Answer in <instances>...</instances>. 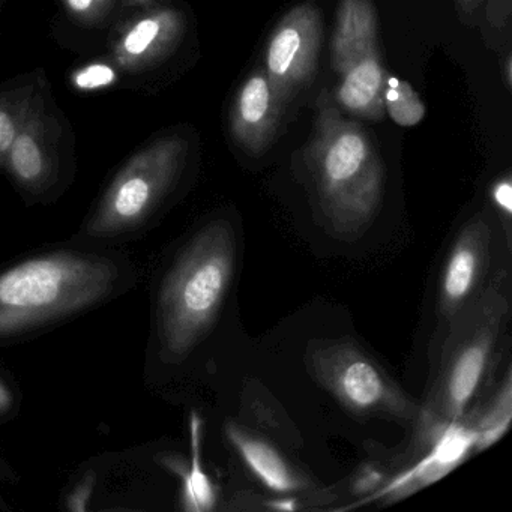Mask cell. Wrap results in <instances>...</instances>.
<instances>
[{
    "label": "cell",
    "mask_w": 512,
    "mask_h": 512,
    "mask_svg": "<svg viewBox=\"0 0 512 512\" xmlns=\"http://www.w3.org/2000/svg\"><path fill=\"white\" fill-rule=\"evenodd\" d=\"M491 196H493V202L496 203L497 208H499L500 212L509 220L512 214L511 176L506 175L500 178L499 181L493 185Z\"/></svg>",
    "instance_id": "obj_23"
},
{
    "label": "cell",
    "mask_w": 512,
    "mask_h": 512,
    "mask_svg": "<svg viewBox=\"0 0 512 512\" xmlns=\"http://www.w3.org/2000/svg\"><path fill=\"white\" fill-rule=\"evenodd\" d=\"M44 89L46 86L41 85L37 74L14 80L0 89V170L5 169L14 140Z\"/></svg>",
    "instance_id": "obj_15"
},
{
    "label": "cell",
    "mask_w": 512,
    "mask_h": 512,
    "mask_svg": "<svg viewBox=\"0 0 512 512\" xmlns=\"http://www.w3.org/2000/svg\"><path fill=\"white\" fill-rule=\"evenodd\" d=\"M469 422L476 439V451L502 439L512 419L511 370H506L502 385L487 404H476L463 416Z\"/></svg>",
    "instance_id": "obj_16"
},
{
    "label": "cell",
    "mask_w": 512,
    "mask_h": 512,
    "mask_svg": "<svg viewBox=\"0 0 512 512\" xmlns=\"http://www.w3.org/2000/svg\"><path fill=\"white\" fill-rule=\"evenodd\" d=\"M200 434H202V422L199 416L193 415L191 418V440H193V460L190 467L182 466V461L169 460L166 466L175 473H179L184 479V493H182V502L184 509L193 512H206L214 509L215 491L209 481L208 475L203 472L202 461H200Z\"/></svg>",
    "instance_id": "obj_17"
},
{
    "label": "cell",
    "mask_w": 512,
    "mask_h": 512,
    "mask_svg": "<svg viewBox=\"0 0 512 512\" xmlns=\"http://www.w3.org/2000/svg\"><path fill=\"white\" fill-rule=\"evenodd\" d=\"M305 163L323 223L343 238L364 232L376 218L385 191L382 158L367 131L323 104Z\"/></svg>",
    "instance_id": "obj_4"
},
{
    "label": "cell",
    "mask_w": 512,
    "mask_h": 512,
    "mask_svg": "<svg viewBox=\"0 0 512 512\" xmlns=\"http://www.w3.org/2000/svg\"><path fill=\"white\" fill-rule=\"evenodd\" d=\"M17 406V394L13 385L0 377V418L10 416Z\"/></svg>",
    "instance_id": "obj_24"
},
{
    "label": "cell",
    "mask_w": 512,
    "mask_h": 512,
    "mask_svg": "<svg viewBox=\"0 0 512 512\" xmlns=\"http://www.w3.org/2000/svg\"><path fill=\"white\" fill-rule=\"evenodd\" d=\"M190 145L181 134L158 137L116 173L82 227L86 241H113L143 229L178 187Z\"/></svg>",
    "instance_id": "obj_5"
},
{
    "label": "cell",
    "mask_w": 512,
    "mask_h": 512,
    "mask_svg": "<svg viewBox=\"0 0 512 512\" xmlns=\"http://www.w3.org/2000/svg\"><path fill=\"white\" fill-rule=\"evenodd\" d=\"M0 506H2V500H0Z\"/></svg>",
    "instance_id": "obj_27"
},
{
    "label": "cell",
    "mask_w": 512,
    "mask_h": 512,
    "mask_svg": "<svg viewBox=\"0 0 512 512\" xmlns=\"http://www.w3.org/2000/svg\"><path fill=\"white\" fill-rule=\"evenodd\" d=\"M340 77L338 104L359 118L380 121L385 113L383 91L388 73L383 68L377 43L356 53Z\"/></svg>",
    "instance_id": "obj_12"
},
{
    "label": "cell",
    "mask_w": 512,
    "mask_h": 512,
    "mask_svg": "<svg viewBox=\"0 0 512 512\" xmlns=\"http://www.w3.org/2000/svg\"><path fill=\"white\" fill-rule=\"evenodd\" d=\"M505 80H506V86H508L509 89H511L512 86V58L511 55L506 56L505 59Z\"/></svg>",
    "instance_id": "obj_26"
},
{
    "label": "cell",
    "mask_w": 512,
    "mask_h": 512,
    "mask_svg": "<svg viewBox=\"0 0 512 512\" xmlns=\"http://www.w3.org/2000/svg\"><path fill=\"white\" fill-rule=\"evenodd\" d=\"M121 0H62L68 16L85 26V28H98L106 23Z\"/></svg>",
    "instance_id": "obj_19"
},
{
    "label": "cell",
    "mask_w": 512,
    "mask_h": 512,
    "mask_svg": "<svg viewBox=\"0 0 512 512\" xmlns=\"http://www.w3.org/2000/svg\"><path fill=\"white\" fill-rule=\"evenodd\" d=\"M494 223L485 212L473 215L449 248L437 284V335L469 307L488 281L494 248Z\"/></svg>",
    "instance_id": "obj_8"
},
{
    "label": "cell",
    "mask_w": 512,
    "mask_h": 512,
    "mask_svg": "<svg viewBox=\"0 0 512 512\" xmlns=\"http://www.w3.org/2000/svg\"><path fill=\"white\" fill-rule=\"evenodd\" d=\"M236 236L226 220L212 221L190 239L161 283L157 298L160 356L178 364L211 334L232 286Z\"/></svg>",
    "instance_id": "obj_3"
},
{
    "label": "cell",
    "mask_w": 512,
    "mask_h": 512,
    "mask_svg": "<svg viewBox=\"0 0 512 512\" xmlns=\"http://www.w3.org/2000/svg\"><path fill=\"white\" fill-rule=\"evenodd\" d=\"M383 107L395 124L401 127H412L419 124L425 115V107L409 83L401 82L388 74L385 91H383Z\"/></svg>",
    "instance_id": "obj_18"
},
{
    "label": "cell",
    "mask_w": 512,
    "mask_h": 512,
    "mask_svg": "<svg viewBox=\"0 0 512 512\" xmlns=\"http://www.w3.org/2000/svg\"><path fill=\"white\" fill-rule=\"evenodd\" d=\"M163 0H122L125 8H133V10H146V8L155 7L161 4Z\"/></svg>",
    "instance_id": "obj_25"
},
{
    "label": "cell",
    "mask_w": 512,
    "mask_h": 512,
    "mask_svg": "<svg viewBox=\"0 0 512 512\" xmlns=\"http://www.w3.org/2000/svg\"><path fill=\"white\" fill-rule=\"evenodd\" d=\"M94 487L95 475L94 473H89V475L85 476V478L74 487V490L68 494L67 508L70 509V511H86Z\"/></svg>",
    "instance_id": "obj_22"
},
{
    "label": "cell",
    "mask_w": 512,
    "mask_h": 512,
    "mask_svg": "<svg viewBox=\"0 0 512 512\" xmlns=\"http://www.w3.org/2000/svg\"><path fill=\"white\" fill-rule=\"evenodd\" d=\"M119 254L58 250L0 272V338H13L83 313L133 284Z\"/></svg>",
    "instance_id": "obj_1"
},
{
    "label": "cell",
    "mask_w": 512,
    "mask_h": 512,
    "mask_svg": "<svg viewBox=\"0 0 512 512\" xmlns=\"http://www.w3.org/2000/svg\"><path fill=\"white\" fill-rule=\"evenodd\" d=\"M118 79L115 67L109 64H91L77 71L73 77L74 86L82 91H94V89L112 86Z\"/></svg>",
    "instance_id": "obj_21"
},
{
    "label": "cell",
    "mask_w": 512,
    "mask_h": 512,
    "mask_svg": "<svg viewBox=\"0 0 512 512\" xmlns=\"http://www.w3.org/2000/svg\"><path fill=\"white\" fill-rule=\"evenodd\" d=\"M509 320L511 277L508 269H499L440 337L437 367L419 404L415 437L458 421L478 404L502 359Z\"/></svg>",
    "instance_id": "obj_2"
},
{
    "label": "cell",
    "mask_w": 512,
    "mask_h": 512,
    "mask_svg": "<svg viewBox=\"0 0 512 512\" xmlns=\"http://www.w3.org/2000/svg\"><path fill=\"white\" fill-rule=\"evenodd\" d=\"M286 100L265 70L245 80L230 110V131L239 148L262 155L277 137Z\"/></svg>",
    "instance_id": "obj_11"
},
{
    "label": "cell",
    "mask_w": 512,
    "mask_h": 512,
    "mask_svg": "<svg viewBox=\"0 0 512 512\" xmlns=\"http://www.w3.org/2000/svg\"><path fill=\"white\" fill-rule=\"evenodd\" d=\"M322 41V13L313 4L292 8L272 32L266 46L265 71L284 100L310 85Z\"/></svg>",
    "instance_id": "obj_9"
},
{
    "label": "cell",
    "mask_w": 512,
    "mask_h": 512,
    "mask_svg": "<svg viewBox=\"0 0 512 512\" xmlns=\"http://www.w3.org/2000/svg\"><path fill=\"white\" fill-rule=\"evenodd\" d=\"M224 431L248 469L268 490L281 494L305 490L307 481L271 442L233 422Z\"/></svg>",
    "instance_id": "obj_13"
},
{
    "label": "cell",
    "mask_w": 512,
    "mask_h": 512,
    "mask_svg": "<svg viewBox=\"0 0 512 512\" xmlns=\"http://www.w3.org/2000/svg\"><path fill=\"white\" fill-rule=\"evenodd\" d=\"M304 359L310 376L356 418H418L419 404L355 341H310Z\"/></svg>",
    "instance_id": "obj_6"
},
{
    "label": "cell",
    "mask_w": 512,
    "mask_h": 512,
    "mask_svg": "<svg viewBox=\"0 0 512 512\" xmlns=\"http://www.w3.org/2000/svg\"><path fill=\"white\" fill-rule=\"evenodd\" d=\"M484 0H455L458 13L463 19L472 16ZM487 2V19L494 28H502L511 16V0H485Z\"/></svg>",
    "instance_id": "obj_20"
},
{
    "label": "cell",
    "mask_w": 512,
    "mask_h": 512,
    "mask_svg": "<svg viewBox=\"0 0 512 512\" xmlns=\"http://www.w3.org/2000/svg\"><path fill=\"white\" fill-rule=\"evenodd\" d=\"M184 14L175 8H146V13L130 20L113 43L116 67L127 73L152 70L170 58L184 38Z\"/></svg>",
    "instance_id": "obj_10"
},
{
    "label": "cell",
    "mask_w": 512,
    "mask_h": 512,
    "mask_svg": "<svg viewBox=\"0 0 512 512\" xmlns=\"http://www.w3.org/2000/svg\"><path fill=\"white\" fill-rule=\"evenodd\" d=\"M377 43V13L371 0H341L337 26L331 43V64L335 73L370 44Z\"/></svg>",
    "instance_id": "obj_14"
},
{
    "label": "cell",
    "mask_w": 512,
    "mask_h": 512,
    "mask_svg": "<svg viewBox=\"0 0 512 512\" xmlns=\"http://www.w3.org/2000/svg\"><path fill=\"white\" fill-rule=\"evenodd\" d=\"M67 130L46 94H41L14 140L5 170L28 199L49 200L64 184L70 145Z\"/></svg>",
    "instance_id": "obj_7"
}]
</instances>
